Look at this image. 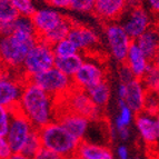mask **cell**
Instances as JSON below:
<instances>
[{
	"instance_id": "6da1fadb",
	"label": "cell",
	"mask_w": 159,
	"mask_h": 159,
	"mask_svg": "<svg viewBox=\"0 0 159 159\" xmlns=\"http://www.w3.org/2000/svg\"><path fill=\"white\" fill-rule=\"evenodd\" d=\"M38 37L31 17L19 16L10 34L0 36V60L10 72L20 74L24 61ZM21 75V74H20Z\"/></svg>"
},
{
	"instance_id": "7a4b0ae2",
	"label": "cell",
	"mask_w": 159,
	"mask_h": 159,
	"mask_svg": "<svg viewBox=\"0 0 159 159\" xmlns=\"http://www.w3.org/2000/svg\"><path fill=\"white\" fill-rule=\"evenodd\" d=\"M19 110L36 129L45 127L57 118V100L29 79H26Z\"/></svg>"
},
{
	"instance_id": "3957f363",
	"label": "cell",
	"mask_w": 159,
	"mask_h": 159,
	"mask_svg": "<svg viewBox=\"0 0 159 159\" xmlns=\"http://www.w3.org/2000/svg\"><path fill=\"white\" fill-rule=\"evenodd\" d=\"M38 130L43 147L55 151L65 158H70L76 155L80 140L69 133L58 120H53Z\"/></svg>"
},
{
	"instance_id": "277c9868",
	"label": "cell",
	"mask_w": 159,
	"mask_h": 159,
	"mask_svg": "<svg viewBox=\"0 0 159 159\" xmlns=\"http://www.w3.org/2000/svg\"><path fill=\"white\" fill-rule=\"evenodd\" d=\"M57 108L84 116L91 122H98L103 119V109L91 100L87 91L77 87L72 88L62 98L57 99Z\"/></svg>"
},
{
	"instance_id": "5b68a950",
	"label": "cell",
	"mask_w": 159,
	"mask_h": 159,
	"mask_svg": "<svg viewBox=\"0 0 159 159\" xmlns=\"http://www.w3.org/2000/svg\"><path fill=\"white\" fill-rule=\"evenodd\" d=\"M55 61L56 55L53 52L52 45L48 43L45 40L38 39L27 55L20 74L25 80L30 79L36 75L55 67Z\"/></svg>"
},
{
	"instance_id": "8992f818",
	"label": "cell",
	"mask_w": 159,
	"mask_h": 159,
	"mask_svg": "<svg viewBox=\"0 0 159 159\" xmlns=\"http://www.w3.org/2000/svg\"><path fill=\"white\" fill-rule=\"evenodd\" d=\"M29 80L43 89L46 93L51 95L53 98H56V100L62 98L75 87L72 78L60 71L56 67L40 72L31 77Z\"/></svg>"
},
{
	"instance_id": "52a82bcc",
	"label": "cell",
	"mask_w": 159,
	"mask_h": 159,
	"mask_svg": "<svg viewBox=\"0 0 159 159\" xmlns=\"http://www.w3.org/2000/svg\"><path fill=\"white\" fill-rule=\"evenodd\" d=\"M11 112L12 115L10 125L6 134V138L10 145L12 152H21L30 134L36 128L32 126L29 119L19 110V108L12 109Z\"/></svg>"
},
{
	"instance_id": "ba28073f",
	"label": "cell",
	"mask_w": 159,
	"mask_h": 159,
	"mask_svg": "<svg viewBox=\"0 0 159 159\" xmlns=\"http://www.w3.org/2000/svg\"><path fill=\"white\" fill-rule=\"evenodd\" d=\"M105 36L112 58L119 64L125 62L133 39L128 36L121 24L117 21L105 24Z\"/></svg>"
},
{
	"instance_id": "9c48e42d",
	"label": "cell",
	"mask_w": 159,
	"mask_h": 159,
	"mask_svg": "<svg viewBox=\"0 0 159 159\" xmlns=\"http://www.w3.org/2000/svg\"><path fill=\"white\" fill-rule=\"evenodd\" d=\"M25 81L20 74L10 71L0 78V105L10 110L18 108Z\"/></svg>"
},
{
	"instance_id": "30bf717a",
	"label": "cell",
	"mask_w": 159,
	"mask_h": 159,
	"mask_svg": "<svg viewBox=\"0 0 159 159\" xmlns=\"http://www.w3.org/2000/svg\"><path fill=\"white\" fill-rule=\"evenodd\" d=\"M121 18L120 24L133 40H136L150 28V17L141 5L128 7Z\"/></svg>"
},
{
	"instance_id": "8fae6325",
	"label": "cell",
	"mask_w": 159,
	"mask_h": 159,
	"mask_svg": "<svg viewBox=\"0 0 159 159\" xmlns=\"http://www.w3.org/2000/svg\"><path fill=\"white\" fill-rule=\"evenodd\" d=\"M68 38L76 45L79 52L85 56L97 51V48L100 46V38L93 28L76 21L72 25Z\"/></svg>"
},
{
	"instance_id": "7c38bea8",
	"label": "cell",
	"mask_w": 159,
	"mask_h": 159,
	"mask_svg": "<svg viewBox=\"0 0 159 159\" xmlns=\"http://www.w3.org/2000/svg\"><path fill=\"white\" fill-rule=\"evenodd\" d=\"M106 80V70L97 61L86 59L76 75L72 77L74 86L84 90Z\"/></svg>"
},
{
	"instance_id": "4fadbf2b",
	"label": "cell",
	"mask_w": 159,
	"mask_h": 159,
	"mask_svg": "<svg viewBox=\"0 0 159 159\" xmlns=\"http://www.w3.org/2000/svg\"><path fill=\"white\" fill-rule=\"evenodd\" d=\"M127 8V0H96L93 13L102 24H109L118 21Z\"/></svg>"
},
{
	"instance_id": "5bb4252c",
	"label": "cell",
	"mask_w": 159,
	"mask_h": 159,
	"mask_svg": "<svg viewBox=\"0 0 159 159\" xmlns=\"http://www.w3.org/2000/svg\"><path fill=\"white\" fill-rule=\"evenodd\" d=\"M56 120H58L69 133L75 136L77 139H79L80 141L85 139L88 129H89V125L91 122L86 117L59 108H57Z\"/></svg>"
},
{
	"instance_id": "9a60e30c",
	"label": "cell",
	"mask_w": 159,
	"mask_h": 159,
	"mask_svg": "<svg viewBox=\"0 0 159 159\" xmlns=\"http://www.w3.org/2000/svg\"><path fill=\"white\" fill-rule=\"evenodd\" d=\"M62 13L55 9H37L31 16L38 37L41 38L53 30L65 19Z\"/></svg>"
},
{
	"instance_id": "2e32d148",
	"label": "cell",
	"mask_w": 159,
	"mask_h": 159,
	"mask_svg": "<svg viewBox=\"0 0 159 159\" xmlns=\"http://www.w3.org/2000/svg\"><path fill=\"white\" fill-rule=\"evenodd\" d=\"M135 125L143 140L148 146H155L159 143V124L156 116L141 111L135 115Z\"/></svg>"
},
{
	"instance_id": "e0dca14e",
	"label": "cell",
	"mask_w": 159,
	"mask_h": 159,
	"mask_svg": "<svg viewBox=\"0 0 159 159\" xmlns=\"http://www.w3.org/2000/svg\"><path fill=\"white\" fill-rule=\"evenodd\" d=\"M146 93V88L143 85L140 79L135 78L127 84V93H126L124 100L130 107V109L135 112V115L143 111Z\"/></svg>"
},
{
	"instance_id": "ac0fdd59",
	"label": "cell",
	"mask_w": 159,
	"mask_h": 159,
	"mask_svg": "<svg viewBox=\"0 0 159 159\" xmlns=\"http://www.w3.org/2000/svg\"><path fill=\"white\" fill-rule=\"evenodd\" d=\"M149 61L150 60H148V58L143 55V52L141 51L140 48L138 47L135 40H133V43L129 47V50H128V55L125 62L131 69V71H133L134 76L136 78L141 79V77L148 68Z\"/></svg>"
},
{
	"instance_id": "d6986e66",
	"label": "cell",
	"mask_w": 159,
	"mask_h": 159,
	"mask_svg": "<svg viewBox=\"0 0 159 159\" xmlns=\"http://www.w3.org/2000/svg\"><path fill=\"white\" fill-rule=\"evenodd\" d=\"M76 156L80 159H115L112 151L108 147L90 143L86 139L80 141Z\"/></svg>"
},
{
	"instance_id": "ffe728a7",
	"label": "cell",
	"mask_w": 159,
	"mask_h": 159,
	"mask_svg": "<svg viewBox=\"0 0 159 159\" xmlns=\"http://www.w3.org/2000/svg\"><path fill=\"white\" fill-rule=\"evenodd\" d=\"M135 41L138 47L141 49L143 55L148 58V60L151 61L156 56L157 51L159 50V28L150 27Z\"/></svg>"
},
{
	"instance_id": "44dd1931",
	"label": "cell",
	"mask_w": 159,
	"mask_h": 159,
	"mask_svg": "<svg viewBox=\"0 0 159 159\" xmlns=\"http://www.w3.org/2000/svg\"><path fill=\"white\" fill-rule=\"evenodd\" d=\"M19 17L12 3V0H0V36L10 34L13 30V24Z\"/></svg>"
},
{
	"instance_id": "7402d4cb",
	"label": "cell",
	"mask_w": 159,
	"mask_h": 159,
	"mask_svg": "<svg viewBox=\"0 0 159 159\" xmlns=\"http://www.w3.org/2000/svg\"><path fill=\"white\" fill-rule=\"evenodd\" d=\"M86 56L81 52H77L68 57H56L55 67L58 68L60 71L66 74L69 77H74L76 72L79 70L81 65L85 62Z\"/></svg>"
},
{
	"instance_id": "603a6c76",
	"label": "cell",
	"mask_w": 159,
	"mask_h": 159,
	"mask_svg": "<svg viewBox=\"0 0 159 159\" xmlns=\"http://www.w3.org/2000/svg\"><path fill=\"white\" fill-rule=\"evenodd\" d=\"M87 93L89 95L90 99L93 102L100 108L105 109L110 100V96H111V90H110V86L107 82V80L99 82L97 85L93 87L88 88Z\"/></svg>"
},
{
	"instance_id": "cb8c5ba5",
	"label": "cell",
	"mask_w": 159,
	"mask_h": 159,
	"mask_svg": "<svg viewBox=\"0 0 159 159\" xmlns=\"http://www.w3.org/2000/svg\"><path fill=\"white\" fill-rule=\"evenodd\" d=\"M74 22L75 21L72 19H70L69 17L66 16L64 20L61 21L60 25H58L55 29L51 30L50 32H48L47 34H45L43 37L39 38V39L45 40V41H47V43H50V45H55L56 43H58L60 40L68 37V34H69V32H70V30H71Z\"/></svg>"
},
{
	"instance_id": "d4e9b609",
	"label": "cell",
	"mask_w": 159,
	"mask_h": 159,
	"mask_svg": "<svg viewBox=\"0 0 159 159\" xmlns=\"http://www.w3.org/2000/svg\"><path fill=\"white\" fill-rule=\"evenodd\" d=\"M117 103H118L119 114L115 118L114 127H115V129L118 131V130L122 129V128L129 127L131 121L135 119V112L130 109V107L126 103V101L124 100V99L118 98Z\"/></svg>"
},
{
	"instance_id": "484cf974",
	"label": "cell",
	"mask_w": 159,
	"mask_h": 159,
	"mask_svg": "<svg viewBox=\"0 0 159 159\" xmlns=\"http://www.w3.org/2000/svg\"><path fill=\"white\" fill-rule=\"evenodd\" d=\"M140 80L147 91L159 95V68L151 61Z\"/></svg>"
},
{
	"instance_id": "4316f807",
	"label": "cell",
	"mask_w": 159,
	"mask_h": 159,
	"mask_svg": "<svg viewBox=\"0 0 159 159\" xmlns=\"http://www.w3.org/2000/svg\"><path fill=\"white\" fill-rule=\"evenodd\" d=\"M41 147H43V143H41V138H40L39 135V130L34 129L30 134L21 152L24 155H26V156L30 157V158H34V155L41 149Z\"/></svg>"
},
{
	"instance_id": "83f0119b",
	"label": "cell",
	"mask_w": 159,
	"mask_h": 159,
	"mask_svg": "<svg viewBox=\"0 0 159 159\" xmlns=\"http://www.w3.org/2000/svg\"><path fill=\"white\" fill-rule=\"evenodd\" d=\"M52 48L56 57H68L79 52L76 45L68 37L56 43L55 45H52Z\"/></svg>"
},
{
	"instance_id": "f1b7e54d",
	"label": "cell",
	"mask_w": 159,
	"mask_h": 159,
	"mask_svg": "<svg viewBox=\"0 0 159 159\" xmlns=\"http://www.w3.org/2000/svg\"><path fill=\"white\" fill-rule=\"evenodd\" d=\"M12 3L18 11L19 16L31 17L37 10L32 0H12Z\"/></svg>"
},
{
	"instance_id": "f546056e",
	"label": "cell",
	"mask_w": 159,
	"mask_h": 159,
	"mask_svg": "<svg viewBox=\"0 0 159 159\" xmlns=\"http://www.w3.org/2000/svg\"><path fill=\"white\" fill-rule=\"evenodd\" d=\"M143 111L152 116H156L157 112L159 111V95L151 93V91H147Z\"/></svg>"
},
{
	"instance_id": "4dcf8cb0",
	"label": "cell",
	"mask_w": 159,
	"mask_h": 159,
	"mask_svg": "<svg viewBox=\"0 0 159 159\" xmlns=\"http://www.w3.org/2000/svg\"><path fill=\"white\" fill-rule=\"evenodd\" d=\"M96 0H70V9L76 12H93Z\"/></svg>"
},
{
	"instance_id": "1f68e13d",
	"label": "cell",
	"mask_w": 159,
	"mask_h": 159,
	"mask_svg": "<svg viewBox=\"0 0 159 159\" xmlns=\"http://www.w3.org/2000/svg\"><path fill=\"white\" fill-rule=\"evenodd\" d=\"M11 115H12V112L10 109L0 105V135L1 136H6V134L8 131Z\"/></svg>"
},
{
	"instance_id": "d6a6232c",
	"label": "cell",
	"mask_w": 159,
	"mask_h": 159,
	"mask_svg": "<svg viewBox=\"0 0 159 159\" xmlns=\"http://www.w3.org/2000/svg\"><path fill=\"white\" fill-rule=\"evenodd\" d=\"M118 78H119V82L128 84V82L135 79L136 77L134 76L133 71L128 67V65L126 62H121V64H119V67H118Z\"/></svg>"
},
{
	"instance_id": "836d02e7",
	"label": "cell",
	"mask_w": 159,
	"mask_h": 159,
	"mask_svg": "<svg viewBox=\"0 0 159 159\" xmlns=\"http://www.w3.org/2000/svg\"><path fill=\"white\" fill-rule=\"evenodd\" d=\"M32 159H67L64 156L57 154L55 151L50 150V149L45 148V147H41L37 154L34 155V157Z\"/></svg>"
},
{
	"instance_id": "e575fe53",
	"label": "cell",
	"mask_w": 159,
	"mask_h": 159,
	"mask_svg": "<svg viewBox=\"0 0 159 159\" xmlns=\"http://www.w3.org/2000/svg\"><path fill=\"white\" fill-rule=\"evenodd\" d=\"M11 154H12V150L6 136L0 135V159H8Z\"/></svg>"
},
{
	"instance_id": "d590c367",
	"label": "cell",
	"mask_w": 159,
	"mask_h": 159,
	"mask_svg": "<svg viewBox=\"0 0 159 159\" xmlns=\"http://www.w3.org/2000/svg\"><path fill=\"white\" fill-rule=\"evenodd\" d=\"M49 5L53 8L58 9H70V0H49Z\"/></svg>"
},
{
	"instance_id": "8d00e7d4",
	"label": "cell",
	"mask_w": 159,
	"mask_h": 159,
	"mask_svg": "<svg viewBox=\"0 0 159 159\" xmlns=\"http://www.w3.org/2000/svg\"><path fill=\"white\" fill-rule=\"evenodd\" d=\"M117 156L119 159H129V151L125 145H120L117 148Z\"/></svg>"
},
{
	"instance_id": "74e56055",
	"label": "cell",
	"mask_w": 159,
	"mask_h": 159,
	"mask_svg": "<svg viewBox=\"0 0 159 159\" xmlns=\"http://www.w3.org/2000/svg\"><path fill=\"white\" fill-rule=\"evenodd\" d=\"M149 10L154 13H159V0H146Z\"/></svg>"
},
{
	"instance_id": "f35d334b",
	"label": "cell",
	"mask_w": 159,
	"mask_h": 159,
	"mask_svg": "<svg viewBox=\"0 0 159 159\" xmlns=\"http://www.w3.org/2000/svg\"><path fill=\"white\" fill-rule=\"evenodd\" d=\"M126 93H127V84H122L119 82L118 88H117V95L119 99H125Z\"/></svg>"
},
{
	"instance_id": "ab89813d",
	"label": "cell",
	"mask_w": 159,
	"mask_h": 159,
	"mask_svg": "<svg viewBox=\"0 0 159 159\" xmlns=\"http://www.w3.org/2000/svg\"><path fill=\"white\" fill-rule=\"evenodd\" d=\"M117 135L119 136V138L121 139V140H124V141L128 140V139H129V137H130L129 127H125V128H122V129L118 130V131H117Z\"/></svg>"
},
{
	"instance_id": "60d3db41",
	"label": "cell",
	"mask_w": 159,
	"mask_h": 159,
	"mask_svg": "<svg viewBox=\"0 0 159 159\" xmlns=\"http://www.w3.org/2000/svg\"><path fill=\"white\" fill-rule=\"evenodd\" d=\"M8 159H32V158L26 156V155H24L22 152H12L11 156L9 157Z\"/></svg>"
},
{
	"instance_id": "b9f144b4",
	"label": "cell",
	"mask_w": 159,
	"mask_h": 159,
	"mask_svg": "<svg viewBox=\"0 0 159 159\" xmlns=\"http://www.w3.org/2000/svg\"><path fill=\"white\" fill-rule=\"evenodd\" d=\"M8 71H9V70L6 68V66L2 64V62H1V60H0V78L3 77V76H5V75L7 74Z\"/></svg>"
},
{
	"instance_id": "7bdbcfd3",
	"label": "cell",
	"mask_w": 159,
	"mask_h": 159,
	"mask_svg": "<svg viewBox=\"0 0 159 159\" xmlns=\"http://www.w3.org/2000/svg\"><path fill=\"white\" fill-rule=\"evenodd\" d=\"M127 5H128V7L141 5V0H127Z\"/></svg>"
},
{
	"instance_id": "ee69618b",
	"label": "cell",
	"mask_w": 159,
	"mask_h": 159,
	"mask_svg": "<svg viewBox=\"0 0 159 159\" xmlns=\"http://www.w3.org/2000/svg\"><path fill=\"white\" fill-rule=\"evenodd\" d=\"M151 62H152V64H155L159 68V50L157 51L156 56L154 57V59H152V60H151Z\"/></svg>"
},
{
	"instance_id": "f6af8a7d",
	"label": "cell",
	"mask_w": 159,
	"mask_h": 159,
	"mask_svg": "<svg viewBox=\"0 0 159 159\" xmlns=\"http://www.w3.org/2000/svg\"><path fill=\"white\" fill-rule=\"evenodd\" d=\"M156 119H157V121H158V124H159V111L157 112V115H156Z\"/></svg>"
},
{
	"instance_id": "bcb514c9",
	"label": "cell",
	"mask_w": 159,
	"mask_h": 159,
	"mask_svg": "<svg viewBox=\"0 0 159 159\" xmlns=\"http://www.w3.org/2000/svg\"><path fill=\"white\" fill-rule=\"evenodd\" d=\"M45 1H46V2H49V0H45Z\"/></svg>"
},
{
	"instance_id": "7dc6e473",
	"label": "cell",
	"mask_w": 159,
	"mask_h": 159,
	"mask_svg": "<svg viewBox=\"0 0 159 159\" xmlns=\"http://www.w3.org/2000/svg\"><path fill=\"white\" fill-rule=\"evenodd\" d=\"M134 159H140V158H138V157H136V158H134Z\"/></svg>"
},
{
	"instance_id": "c3c4849f",
	"label": "cell",
	"mask_w": 159,
	"mask_h": 159,
	"mask_svg": "<svg viewBox=\"0 0 159 159\" xmlns=\"http://www.w3.org/2000/svg\"><path fill=\"white\" fill-rule=\"evenodd\" d=\"M158 159H159V157H158Z\"/></svg>"
}]
</instances>
